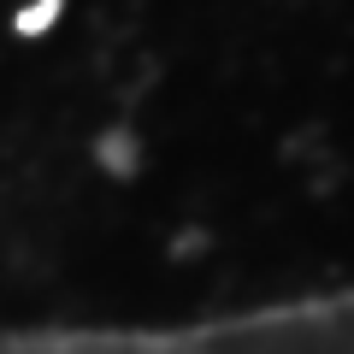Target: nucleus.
Instances as JSON below:
<instances>
[{
  "instance_id": "1",
  "label": "nucleus",
  "mask_w": 354,
  "mask_h": 354,
  "mask_svg": "<svg viewBox=\"0 0 354 354\" xmlns=\"http://www.w3.org/2000/svg\"><path fill=\"white\" fill-rule=\"evenodd\" d=\"M0 354H354V290L195 325H0Z\"/></svg>"
}]
</instances>
